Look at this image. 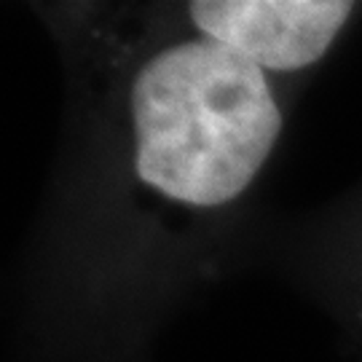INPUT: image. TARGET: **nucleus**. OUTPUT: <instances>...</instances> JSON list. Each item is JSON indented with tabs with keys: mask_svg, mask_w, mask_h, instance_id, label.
<instances>
[{
	"mask_svg": "<svg viewBox=\"0 0 362 362\" xmlns=\"http://www.w3.org/2000/svg\"><path fill=\"white\" fill-rule=\"evenodd\" d=\"M140 180L196 207L239 196L282 129L255 62L212 38L156 54L132 89Z\"/></svg>",
	"mask_w": 362,
	"mask_h": 362,
	"instance_id": "obj_1",
	"label": "nucleus"
},
{
	"mask_svg": "<svg viewBox=\"0 0 362 362\" xmlns=\"http://www.w3.org/2000/svg\"><path fill=\"white\" fill-rule=\"evenodd\" d=\"M204 38L220 40L263 70L317 62L349 19L344 0H196L188 6Z\"/></svg>",
	"mask_w": 362,
	"mask_h": 362,
	"instance_id": "obj_2",
	"label": "nucleus"
}]
</instances>
